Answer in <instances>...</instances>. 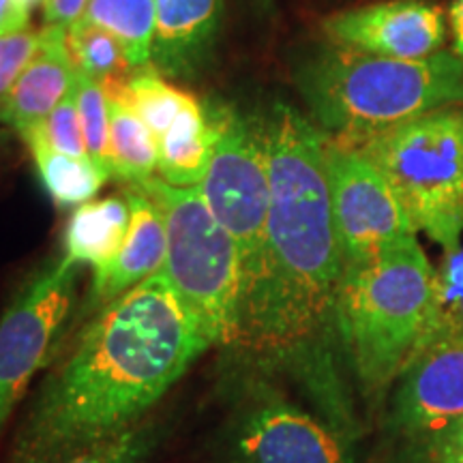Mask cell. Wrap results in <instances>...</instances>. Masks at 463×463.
Listing matches in <instances>:
<instances>
[{
    "label": "cell",
    "instance_id": "6da1fadb",
    "mask_svg": "<svg viewBox=\"0 0 463 463\" xmlns=\"http://www.w3.org/2000/svg\"><path fill=\"white\" fill-rule=\"evenodd\" d=\"M270 208L256 281L242 294L236 373L297 389L307 405L347 436L358 420L339 335L344 256L333 222L326 133L297 108L277 103L264 118Z\"/></svg>",
    "mask_w": 463,
    "mask_h": 463
},
{
    "label": "cell",
    "instance_id": "7a4b0ae2",
    "mask_svg": "<svg viewBox=\"0 0 463 463\" xmlns=\"http://www.w3.org/2000/svg\"><path fill=\"white\" fill-rule=\"evenodd\" d=\"M17 425L5 463H67L148 419L211 341L161 273L71 337Z\"/></svg>",
    "mask_w": 463,
    "mask_h": 463
},
{
    "label": "cell",
    "instance_id": "3957f363",
    "mask_svg": "<svg viewBox=\"0 0 463 463\" xmlns=\"http://www.w3.org/2000/svg\"><path fill=\"white\" fill-rule=\"evenodd\" d=\"M444 320L442 288L416 236L344 269L341 347L347 372L367 402H380L392 389Z\"/></svg>",
    "mask_w": 463,
    "mask_h": 463
},
{
    "label": "cell",
    "instance_id": "277c9868",
    "mask_svg": "<svg viewBox=\"0 0 463 463\" xmlns=\"http://www.w3.org/2000/svg\"><path fill=\"white\" fill-rule=\"evenodd\" d=\"M314 123L358 142L463 101V61L453 52L399 61L328 43L297 73Z\"/></svg>",
    "mask_w": 463,
    "mask_h": 463
},
{
    "label": "cell",
    "instance_id": "5b68a950",
    "mask_svg": "<svg viewBox=\"0 0 463 463\" xmlns=\"http://www.w3.org/2000/svg\"><path fill=\"white\" fill-rule=\"evenodd\" d=\"M136 187L164 213L167 245L159 273L211 345L232 350L242 305V269L234 239L213 215L198 187H174L157 176Z\"/></svg>",
    "mask_w": 463,
    "mask_h": 463
},
{
    "label": "cell",
    "instance_id": "8992f818",
    "mask_svg": "<svg viewBox=\"0 0 463 463\" xmlns=\"http://www.w3.org/2000/svg\"><path fill=\"white\" fill-rule=\"evenodd\" d=\"M350 144L380 167L416 230L455 253L463 234V109H436Z\"/></svg>",
    "mask_w": 463,
    "mask_h": 463
},
{
    "label": "cell",
    "instance_id": "52a82bcc",
    "mask_svg": "<svg viewBox=\"0 0 463 463\" xmlns=\"http://www.w3.org/2000/svg\"><path fill=\"white\" fill-rule=\"evenodd\" d=\"M239 391L222 422L215 463H356V438L328 422L288 386L236 373Z\"/></svg>",
    "mask_w": 463,
    "mask_h": 463
},
{
    "label": "cell",
    "instance_id": "ba28073f",
    "mask_svg": "<svg viewBox=\"0 0 463 463\" xmlns=\"http://www.w3.org/2000/svg\"><path fill=\"white\" fill-rule=\"evenodd\" d=\"M213 150L198 191L239 247L242 294L262 262L270 208V167L264 118H251L225 101L204 106Z\"/></svg>",
    "mask_w": 463,
    "mask_h": 463
},
{
    "label": "cell",
    "instance_id": "9c48e42d",
    "mask_svg": "<svg viewBox=\"0 0 463 463\" xmlns=\"http://www.w3.org/2000/svg\"><path fill=\"white\" fill-rule=\"evenodd\" d=\"M80 269L58 258L15 294L0 317V433L31 380L54 358L73 316Z\"/></svg>",
    "mask_w": 463,
    "mask_h": 463
},
{
    "label": "cell",
    "instance_id": "30bf717a",
    "mask_svg": "<svg viewBox=\"0 0 463 463\" xmlns=\"http://www.w3.org/2000/svg\"><path fill=\"white\" fill-rule=\"evenodd\" d=\"M324 161L344 269L419 236L395 189L361 148L326 133Z\"/></svg>",
    "mask_w": 463,
    "mask_h": 463
},
{
    "label": "cell",
    "instance_id": "8fae6325",
    "mask_svg": "<svg viewBox=\"0 0 463 463\" xmlns=\"http://www.w3.org/2000/svg\"><path fill=\"white\" fill-rule=\"evenodd\" d=\"M463 419V324L444 320L392 384L389 430L412 453Z\"/></svg>",
    "mask_w": 463,
    "mask_h": 463
},
{
    "label": "cell",
    "instance_id": "7c38bea8",
    "mask_svg": "<svg viewBox=\"0 0 463 463\" xmlns=\"http://www.w3.org/2000/svg\"><path fill=\"white\" fill-rule=\"evenodd\" d=\"M322 31L328 43L399 61L433 56L447 42L442 9L427 0H389L339 11L322 22Z\"/></svg>",
    "mask_w": 463,
    "mask_h": 463
},
{
    "label": "cell",
    "instance_id": "4fadbf2b",
    "mask_svg": "<svg viewBox=\"0 0 463 463\" xmlns=\"http://www.w3.org/2000/svg\"><path fill=\"white\" fill-rule=\"evenodd\" d=\"M123 195L129 202L131 213L125 242L114 262L101 273L92 275L89 294H86L84 303L80 305L78 314H73L71 322H69L65 333L67 337H71L86 320H90L103 307L164 269L167 245L164 213L155 204V200L136 184H127Z\"/></svg>",
    "mask_w": 463,
    "mask_h": 463
},
{
    "label": "cell",
    "instance_id": "5bb4252c",
    "mask_svg": "<svg viewBox=\"0 0 463 463\" xmlns=\"http://www.w3.org/2000/svg\"><path fill=\"white\" fill-rule=\"evenodd\" d=\"M222 0H155L153 65L164 78H194L215 48Z\"/></svg>",
    "mask_w": 463,
    "mask_h": 463
},
{
    "label": "cell",
    "instance_id": "9a60e30c",
    "mask_svg": "<svg viewBox=\"0 0 463 463\" xmlns=\"http://www.w3.org/2000/svg\"><path fill=\"white\" fill-rule=\"evenodd\" d=\"M67 31L69 28L54 24L42 28L39 52L22 71L0 109V120L14 127L20 136L42 125L73 89L78 69L69 52Z\"/></svg>",
    "mask_w": 463,
    "mask_h": 463
},
{
    "label": "cell",
    "instance_id": "2e32d148",
    "mask_svg": "<svg viewBox=\"0 0 463 463\" xmlns=\"http://www.w3.org/2000/svg\"><path fill=\"white\" fill-rule=\"evenodd\" d=\"M129 217L125 195L80 204L67 223L62 256L78 266H90L92 275L101 273L118 256L129 230Z\"/></svg>",
    "mask_w": 463,
    "mask_h": 463
},
{
    "label": "cell",
    "instance_id": "e0dca14e",
    "mask_svg": "<svg viewBox=\"0 0 463 463\" xmlns=\"http://www.w3.org/2000/svg\"><path fill=\"white\" fill-rule=\"evenodd\" d=\"M159 146V178L174 187H198L213 150V131L204 106L195 99L174 120Z\"/></svg>",
    "mask_w": 463,
    "mask_h": 463
},
{
    "label": "cell",
    "instance_id": "ac0fdd59",
    "mask_svg": "<svg viewBox=\"0 0 463 463\" xmlns=\"http://www.w3.org/2000/svg\"><path fill=\"white\" fill-rule=\"evenodd\" d=\"M22 137L31 148L43 187L56 206L78 208L80 204H86L109 181V174L101 170L90 157H71L52 148L39 127Z\"/></svg>",
    "mask_w": 463,
    "mask_h": 463
},
{
    "label": "cell",
    "instance_id": "d6986e66",
    "mask_svg": "<svg viewBox=\"0 0 463 463\" xmlns=\"http://www.w3.org/2000/svg\"><path fill=\"white\" fill-rule=\"evenodd\" d=\"M108 97L129 108L148 127L155 140H161L174 120L195 101L191 92L167 84L153 65L136 69L125 82L103 86Z\"/></svg>",
    "mask_w": 463,
    "mask_h": 463
},
{
    "label": "cell",
    "instance_id": "ffe728a7",
    "mask_svg": "<svg viewBox=\"0 0 463 463\" xmlns=\"http://www.w3.org/2000/svg\"><path fill=\"white\" fill-rule=\"evenodd\" d=\"M109 109V176L127 184H140L155 176L159 146L142 118L108 97Z\"/></svg>",
    "mask_w": 463,
    "mask_h": 463
},
{
    "label": "cell",
    "instance_id": "44dd1931",
    "mask_svg": "<svg viewBox=\"0 0 463 463\" xmlns=\"http://www.w3.org/2000/svg\"><path fill=\"white\" fill-rule=\"evenodd\" d=\"M82 17L112 34L133 69L150 67L155 0H89Z\"/></svg>",
    "mask_w": 463,
    "mask_h": 463
},
{
    "label": "cell",
    "instance_id": "7402d4cb",
    "mask_svg": "<svg viewBox=\"0 0 463 463\" xmlns=\"http://www.w3.org/2000/svg\"><path fill=\"white\" fill-rule=\"evenodd\" d=\"M67 45L75 69L101 86L125 82L136 71L112 34L84 17L69 26Z\"/></svg>",
    "mask_w": 463,
    "mask_h": 463
},
{
    "label": "cell",
    "instance_id": "603a6c76",
    "mask_svg": "<svg viewBox=\"0 0 463 463\" xmlns=\"http://www.w3.org/2000/svg\"><path fill=\"white\" fill-rule=\"evenodd\" d=\"M75 101H78L89 157L109 174V109L106 90L99 82L78 71L75 73Z\"/></svg>",
    "mask_w": 463,
    "mask_h": 463
},
{
    "label": "cell",
    "instance_id": "cb8c5ba5",
    "mask_svg": "<svg viewBox=\"0 0 463 463\" xmlns=\"http://www.w3.org/2000/svg\"><path fill=\"white\" fill-rule=\"evenodd\" d=\"M161 436H164V430L159 422L146 419L120 438L86 450L84 455L67 463H150L157 453Z\"/></svg>",
    "mask_w": 463,
    "mask_h": 463
},
{
    "label": "cell",
    "instance_id": "d4e9b609",
    "mask_svg": "<svg viewBox=\"0 0 463 463\" xmlns=\"http://www.w3.org/2000/svg\"><path fill=\"white\" fill-rule=\"evenodd\" d=\"M39 131L43 133L52 148L71 155V157H89L78 101H75V84L65 95V99L58 103L48 118L39 125Z\"/></svg>",
    "mask_w": 463,
    "mask_h": 463
},
{
    "label": "cell",
    "instance_id": "484cf974",
    "mask_svg": "<svg viewBox=\"0 0 463 463\" xmlns=\"http://www.w3.org/2000/svg\"><path fill=\"white\" fill-rule=\"evenodd\" d=\"M42 45V31H24L0 34V109L24 69L31 65Z\"/></svg>",
    "mask_w": 463,
    "mask_h": 463
},
{
    "label": "cell",
    "instance_id": "4316f807",
    "mask_svg": "<svg viewBox=\"0 0 463 463\" xmlns=\"http://www.w3.org/2000/svg\"><path fill=\"white\" fill-rule=\"evenodd\" d=\"M419 463H463V419H459L431 439L420 453H416Z\"/></svg>",
    "mask_w": 463,
    "mask_h": 463
},
{
    "label": "cell",
    "instance_id": "83f0119b",
    "mask_svg": "<svg viewBox=\"0 0 463 463\" xmlns=\"http://www.w3.org/2000/svg\"><path fill=\"white\" fill-rule=\"evenodd\" d=\"M89 0H45V24L69 28L84 15Z\"/></svg>",
    "mask_w": 463,
    "mask_h": 463
},
{
    "label": "cell",
    "instance_id": "f1b7e54d",
    "mask_svg": "<svg viewBox=\"0 0 463 463\" xmlns=\"http://www.w3.org/2000/svg\"><path fill=\"white\" fill-rule=\"evenodd\" d=\"M28 20H31V9L24 0H0V34L24 31Z\"/></svg>",
    "mask_w": 463,
    "mask_h": 463
},
{
    "label": "cell",
    "instance_id": "f546056e",
    "mask_svg": "<svg viewBox=\"0 0 463 463\" xmlns=\"http://www.w3.org/2000/svg\"><path fill=\"white\" fill-rule=\"evenodd\" d=\"M449 24L453 34V54L463 61V0H453L449 9Z\"/></svg>",
    "mask_w": 463,
    "mask_h": 463
},
{
    "label": "cell",
    "instance_id": "4dcf8cb0",
    "mask_svg": "<svg viewBox=\"0 0 463 463\" xmlns=\"http://www.w3.org/2000/svg\"><path fill=\"white\" fill-rule=\"evenodd\" d=\"M24 3L28 5V9H34V7H39V5H43L45 3V0H24Z\"/></svg>",
    "mask_w": 463,
    "mask_h": 463
}]
</instances>
